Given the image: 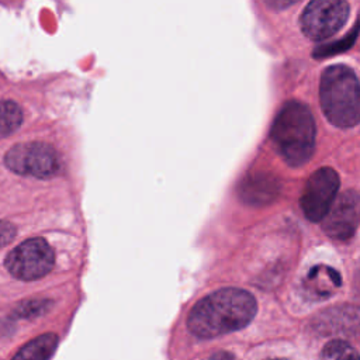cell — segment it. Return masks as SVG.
Listing matches in <instances>:
<instances>
[{
    "label": "cell",
    "instance_id": "6da1fadb",
    "mask_svg": "<svg viewBox=\"0 0 360 360\" xmlns=\"http://www.w3.org/2000/svg\"><path fill=\"white\" fill-rule=\"evenodd\" d=\"M255 297L242 288L217 290L200 300L187 316L188 330L201 339H211L245 328L255 318Z\"/></svg>",
    "mask_w": 360,
    "mask_h": 360
},
{
    "label": "cell",
    "instance_id": "7a4b0ae2",
    "mask_svg": "<svg viewBox=\"0 0 360 360\" xmlns=\"http://www.w3.org/2000/svg\"><path fill=\"white\" fill-rule=\"evenodd\" d=\"M270 138L290 166L307 163L315 148V121L309 108L295 100L287 101L273 121Z\"/></svg>",
    "mask_w": 360,
    "mask_h": 360
},
{
    "label": "cell",
    "instance_id": "3957f363",
    "mask_svg": "<svg viewBox=\"0 0 360 360\" xmlns=\"http://www.w3.org/2000/svg\"><path fill=\"white\" fill-rule=\"evenodd\" d=\"M319 98L325 117L333 125L349 128L360 122V80L349 66L333 65L323 70Z\"/></svg>",
    "mask_w": 360,
    "mask_h": 360
},
{
    "label": "cell",
    "instance_id": "277c9868",
    "mask_svg": "<svg viewBox=\"0 0 360 360\" xmlns=\"http://www.w3.org/2000/svg\"><path fill=\"white\" fill-rule=\"evenodd\" d=\"M4 165L18 174L49 179L60 170V158L48 143L24 142L14 145L6 152Z\"/></svg>",
    "mask_w": 360,
    "mask_h": 360
},
{
    "label": "cell",
    "instance_id": "5b68a950",
    "mask_svg": "<svg viewBox=\"0 0 360 360\" xmlns=\"http://www.w3.org/2000/svg\"><path fill=\"white\" fill-rule=\"evenodd\" d=\"M53 262L55 255L48 242L42 238H31L8 252L4 266L15 278L31 281L48 274Z\"/></svg>",
    "mask_w": 360,
    "mask_h": 360
},
{
    "label": "cell",
    "instance_id": "8992f818",
    "mask_svg": "<svg viewBox=\"0 0 360 360\" xmlns=\"http://www.w3.org/2000/svg\"><path fill=\"white\" fill-rule=\"evenodd\" d=\"M349 13L347 0H311L301 14L300 25L305 37L322 41L346 24Z\"/></svg>",
    "mask_w": 360,
    "mask_h": 360
},
{
    "label": "cell",
    "instance_id": "52a82bcc",
    "mask_svg": "<svg viewBox=\"0 0 360 360\" xmlns=\"http://www.w3.org/2000/svg\"><path fill=\"white\" fill-rule=\"evenodd\" d=\"M339 184V176L330 167H321L309 176L300 200L302 212L309 221L318 222L325 218L336 200Z\"/></svg>",
    "mask_w": 360,
    "mask_h": 360
},
{
    "label": "cell",
    "instance_id": "ba28073f",
    "mask_svg": "<svg viewBox=\"0 0 360 360\" xmlns=\"http://www.w3.org/2000/svg\"><path fill=\"white\" fill-rule=\"evenodd\" d=\"M360 224V194L347 190L336 197L330 210L322 219L328 236L339 240L349 239Z\"/></svg>",
    "mask_w": 360,
    "mask_h": 360
},
{
    "label": "cell",
    "instance_id": "9c48e42d",
    "mask_svg": "<svg viewBox=\"0 0 360 360\" xmlns=\"http://www.w3.org/2000/svg\"><path fill=\"white\" fill-rule=\"evenodd\" d=\"M278 193V183L271 176L256 174L248 177L240 187V195L248 204L262 205L270 202Z\"/></svg>",
    "mask_w": 360,
    "mask_h": 360
},
{
    "label": "cell",
    "instance_id": "30bf717a",
    "mask_svg": "<svg viewBox=\"0 0 360 360\" xmlns=\"http://www.w3.org/2000/svg\"><path fill=\"white\" fill-rule=\"evenodd\" d=\"M340 274L335 269L323 264L312 267L305 280L307 291L316 298H326L332 295L335 288L340 287Z\"/></svg>",
    "mask_w": 360,
    "mask_h": 360
},
{
    "label": "cell",
    "instance_id": "8fae6325",
    "mask_svg": "<svg viewBox=\"0 0 360 360\" xmlns=\"http://www.w3.org/2000/svg\"><path fill=\"white\" fill-rule=\"evenodd\" d=\"M56 346L58 336L53 333H45L30 340L13 357L21 360H45L53 354Z\"/></svg>",
    "mask_w": 360,
    "mask_h": 360
},
{
    "label": "cell",
    "instance_id": "7c38bea8",
    "mask_svg": "<svg viewBox=\"0 0 360 360\" xmlns=\"http://www.w3.org/2000/svg\"><path fill=\"white\" fill-rule=\"evenodd\" d=\"M22 121V111L14 101L4 100L1 103V136H7L14 132Z\"/></svg>",
    "mask_w": 360,
    "mask_h": 360
},
{
    "label": "cell",
    "instance_id": "4fadbf2b",
    "mask_svg": "<svg viewBox=\"0 0 360 360\" xmlns=\"http://www.w3.org/2000/svg\"><path fill=\"white\" fill-rule=\"evenodd\" d=\"M360 32V22H357L350 31L349 34L342 38L340 41L338 42H332V44H328V45H323V46H319L314 55L316 58H323V56H330V55H335V53H339V52H345L347 51L354 42H356V38Z\"/></svg>",
    "mask_w": 360,
    "mask_h": 360
},
{
    "label": "cell",
    "instance_id": "5bb4252c",
    "mask_svg": "<svg viewBox=\"0 0 360 360\" xmlns=\"http://www.w3.org/2000/svg\"><path fill=\"white\" fill-rule=\"evenodd\" d=\"M322 359H360V354L357 350L349 345L345 340H330L328 345H325L322 353Z\"/></svg>",
    "mask_w": 360,
    "mask_h": 360
},
{
    "label": "cell",
    "instance_id": "9a60e30c",
    "mask_svg": "<svg viewBox=\"0 0 360 360\" xmlns=\"http://www.w3.org/2000/svg\"><path fill=\"white\" fill-rule=\"evenodd\" d=\"M49 304L51 302L45 301V300H31V301L21 302V305L17 308V315L21 318L38 316V315L46 312Z\"/></svg>",
    "mask_w": 360,
    "mask_h": 360
},
{
    "label": "cell",
    "instance_id": "2e32d148",
    "mask_svg": "<svg viewBox=\"0 0 360 360\" xmlns=\"http://www.w3.org/2000/svg\"><path fill=\"white\" fill-rule=\"evenodd\" d=\"M1 246H6L8 242L13 240L14 235H15V228L13 224L3 221L1 222Z\"/></svg>",
    "mask_w": 360,
    "mask_h": 360
},
{
    "label": "cell",
    "instance_id": "e0dca14e",
    "mask_svg": "<svg viewBox=\"0 0 360 360\" xmlns=\"http://www.w3.org/2000/svg\"><path fill=\"white\" fill-rule=\"evenodd\" d=\"M266 3V6L271 10H276V11H280V10H284V8H288L290 6L298 3L300 0H263Z\"/></svg>",
    "mask_w": 360,
    "mask_h": 360
}]
</instances>
